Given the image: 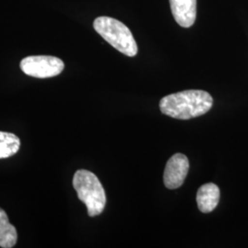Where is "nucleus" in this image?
Here are the masks:
<instances>
[{
	"mask_svg": "<svg viewBox=\"0 0 248 248\" xmlns=\"http://www.w3.org/2000/svg\"><path fill=\"white\" fill-rule=\"evenodd\" d=\"M17 240L16 228L9 222L6 212L0 208V248H14Z\"/></svg>",
	"mask_w": 248,
	"mask_h": 248,
	"instance_id": "nucleus-8",
	"label": "nucleus"
},
{
	"mask_svg": "<svg viewBox=\"0 0 248 248\" xmlns=\"http://www.w3.org/2000/svg\"><path fill=\"white\" fill-rule=\"evenodd\" d=\"M95 31L116 50L127 56L137 54L138 47L133 33L123 22L109 17H98L94 20Z\"/></svg>",
	"mask_w": 248,
	"mask_h": 248,
	"instance_id": "nucleus-3",
	"label": "nucleus"
},
{
	"mask_svg": "<svg viewBox=\"0 0 248 248\" xmlns=\"http://www.w3.org/2000/svg\"><path fill=\"white\" fill-rule=\"evenodd\" d=\"M20 140L14 133L0 132V159L9 158L18 153Z\"/></svg>",
	"mask_w": 248,
	"mask_h": 248,
	"instance_id": "nucleus-9",
	"label": "nucleus"
},
{
	"mask_svg": "<svg viewBox=\"0 0 248 248\" xmlns=\"http://www.w3.org/2000/svg\"><path fill=\"white\" fill-rule=\"evenodd\" d=\"M73 186L78 199L87 206L90 217L102 213L106 206V194L94 173L85 169L78 170L73 178Z\"/></svg>",
	"mask_w": 248,
	"mask_h": 248,
	"instance_id": "nucleus-2",
	"label": "nucleus"
},
{
	"mask_svg": "<svg viewBox=\"0 0 248 248\" xmlns=\"http://www.w3.org/2000/svg\"><path fill=\"white\" fill-rule=\"evenodd\" d=\"M220 188L213 183L201 186L197 193V204L199 210L203 213L213 212L220 202Z\"/></svg>",
	"mask_w": 248,
	"mask_h": 248,
	"instance_id": "nucleus-7",
	"label": "nucleus"
},
{
	"mask_svg": "<svg viewBox=\"0 0 248 248\" xmlns=\"http://www.w3.org/2000/svg\"><path fill=\"white\" fill-rule=\"evenodd\" d=\"M64 63L61 59L50 55H32L22 59L20 69L27 76L36 78H53L62 73Z\"/></svg>",
	"mask_w": 248,
	"mask_h": 248,
	"instance_id": "nucleus-4",
	"label": "nucleus"
},
{
	"mask_svg": "<svg viewBox=\"0 0 248 248\" xmlns=\"http://www.w3.org/2000/svg\"><path fill=\"white\" fill-rule=\"evenodd\" d=\"M172 14L177 24L189 28L195 23L197 0H169Z\"/></svg>",
	"mask_w": 248,
	"mask_h": 248,
	"instance_id": "nucleus-6",
	"label": "nucleus"
},
{
	"mask_svg": "<svg viewBox=\"0 0 248 248\" xmlns=\"http://www.w3.org/2000/svg\"><path fill=\"white\" fill-rule=\"evenodd\" d=\"M189 169V162L185 155L176 154L168 161L165 173L164 183L169 189H175L185 181Z\"/></svg>",
	"mask_w": 248,
	"mask_h": 248,
	"instance_id": "nucleus-5",
	"label": "nucleus"
},
{
	"mask_svg": "<svg viewBox=\"0 0 248 248\" xmlns=\"http://www.w3.org/2000/svg\"><path fill=\"white\" fill-rule=\"evenodd\" d=\"M213 97L204 90H184L160 100V110L165 115L189 120L206 114L213 107Z\"/></svg>",
	"mask_w": 248,
	"mask_h": 248,
	"instance_id": "nucleus-1",
	"label": "nucleus"
}]
</instances>
